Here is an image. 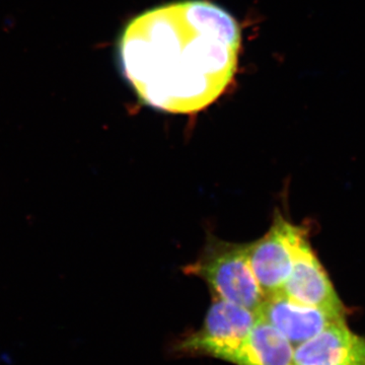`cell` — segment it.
Segmentation results:
<instances>
[{
  "instance_id": "1",
  "label": "cell",
  "mask_w": 365,
  "mask_h": 365,
  "mask_svg": "<svg viewBox=\"0 0 365 365\" xmlns=\"http://www.w3.org/2000/svg\"><path fill=\"white\" fill-rule=\"evenodd\" d=\"M241 45L239 26L222 7L185 0L144 11L124 29L120 66L144 104L192 114L230 85Z\"/></svg>"
},
{
  "instance_id": "2",
  "label": "cell",
  "mask_w": 365,
  "mask_h": 365,
  "mask_svg": "<svg viewBox=\"0 0 365 365\" xmlns=\"http://www.w3.org/2000/svg\"><path fill=\"white\" fill-rule=\"evenodd\" d=\"M205 281L218 299L258 313L265 300L250 265L248 245L209 242L198 260L185 268Z\"/></svg>"
},
{
  "instance_id": "3",
  "label": "cell",
  "mask_w": 365,
  "mask_h": 365,
  "mask_svg": "<svg viewBox=\"0 0 365 365\" xmlns=\"http://www.w3.org/2000/svg\"><path fill=\"white\" fill-rule=\"evenodd\" d=\"M307 237L304 227L277 215L267 234L248 245L250 265L266 297L281 294L294 267L297 249Z\"/></svg>"
},
{
  "instance_id": "4",
  "label": "cell",
  "mask_w": 365,
  "mask_h": 365,
  "mask_svg": "<svg viewBox=\"0 0 365 365\" xmlns=\"http://www.w3.org/2000/svg\"><path fill=\"white\" fill-rule=\"evenodd\" d=\"M257 318L246 307L217 299L209 309L202 330L185 341L184 348L234 362Z\"/></svg>"
},
{
  "instance_id": "5",
  "label": "cell",
  "mask_w": 365,
  "mask_h": 365,
  "mask_svg": "<svg viewBox=\"0 0 365 365\" xmlns=\"http://www.w3.org/2000/svg\"><path fill=\"white\" fill-rule=\"evenodd\" d=\"M281 294L304 306L346 318V307L307 237L297 249L294 267Z\"/></svg>"
},
{
  "instance_id": "6",
  "label": "cell",
  "mask_w": 365,
  "mask_h": 365,
  "mask_svg": "<svg viewBox=\"0 0 365 365\" xmlns=\"http://www.w3.org/2000/svg\"><path fill=\"white\" fill-rule=\"evenodd\" d=\"M257 316L275 327L294 348L328 327L346 322V318L299 304L282 294L266 297Z\"/></svg>"
},
{
  "instance_id": "7",
  "label": "cell",
  "mask_w": 365,
  "mask_h": 365,
  "mask_svg": "<svg viewBox=\"0 0 365 365\" xmlns=\"http://www.w3.org/2000/svg\"><path fill=\"white\" fill-rule=\"evenodd\" d=\"M294 365H365V338L335 324L295 347Z\"/></svg>"
},
{
  "instance_id": "8",
  "label": "cell",
  "mask_w": 365,
  "mask_h": 365,
  "mask_svg": "<svg viewBox=\"0 0 365 365\" xmlns=\"http://www.w3.org/2000/svg\"><path fill=\"white\" fill-rule=\"evenodd\" d=\"M294 345L275 327L258 317L234 362L237 365H294Z\"/></svg>"
}]
</instances>
